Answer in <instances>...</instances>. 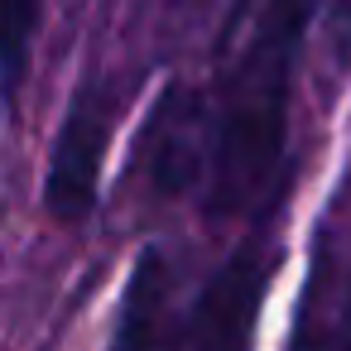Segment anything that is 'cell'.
I'll return each mask as SVG.
<instances>
[{
  "label": "cell",
  "mask_w": 351,
  "mask_h": 351,
  "mask_svg": "<svg viewBox=\"0 0 351 351\" xmlns=\"http://www.w3.org/2000/svg\"><path fill=\"white\" fill-rule=\"evenodd\" d=\"M322 0H265L255 29L226 77L221 116L212 130V217H236L274 183L289 140V97L303 58L308 25Z\"/></svg>",
  "instance_id": "cell-1"
},
{
  "label": "cell",
  "mask_w": 351,
  "mask_h": 351,
  "mask_svg": "<svg viewBox=\"0 0 351 351\" xmlns=\"http://www.w3.org/2000/svg\"><path fill=\"white\" fill-rule=\"evenodd\" d=\"M111 121H116V97L106 82H87L73 92V106L63 116V130L53 140V159L44 173V207L53 221L77 226L97 207V183H101V159L111 149Z\"/></svg>",
  "instance_id": "cell-2"
},
{
  "label": "cell",
  "mask_w": 351,
  "mask_h": 351,
  "mask_svg": "<svg viewBox=\"0 0 351 351\" xmlns=\"http://www.w3.org/2000/svg\"><path fill=\"white\" fill-rule=\"evenodd\" d=\"M265 284H269V269L255 250H241L221 265V274L202 289L188 327L178 332L183 341H197V346H231V341H245L250 327H255V313L265 303Z\"/></svg>",
  "instance_id": "cell-3"
},
{
  "label": "cell",
  "mask_w": 351,
  "mask_h": 351,
  "mask_svg": "<svg viewBox=\"0 0 351 351\" xmlns=\"http://www.w3.org/2000/svg\"><path fill=\"white\" fill-rule=\"evenodd\" d=\"M39 25H44V0H0V101L5 106L20 101Z\"/></svg>",
  "instance_id": "cell-4"
},
{
  "label": "cell",
  "mask_w": 351,
  "mask_h": 351,
  "mask_svg": "<svg viewBox=\"0 0 351 351\" xmlns=\"http://www.w3.org/2000/svg\"><path fill=\"white\" fill-rule=\"evenodd\" d=\"M164 298H169L164 255H159V250H145V260L135 265L130 293H125V317H121L116 341H125V346H135V341H154V337H159V313H164Z\"/></svg>",
  "instance_id": "cell-5"
}]
</instances>
